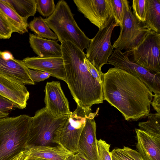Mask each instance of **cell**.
Listing matches in <instances>:
<instances>
[{
    "mask_svg": "<svg viewBox=\"0 0 160 160\" xmlns=\"http://www.w3.org/2000/svg\"><path fill=\"white\" fill-rule=\"evenodd\" d=\"M102 86L103 99L118 110L126 120L137 121L149 113L154 95L131 74L110 68L103 73Z\"/></svg>",
    "mask_w": 160,
    "mask_h": 160,
    "instance_id": "1",
    "label": "cell"
},
{
    "mask_svg": "<svg viewBox=\"0 0 160 160\" xmlns=\"http://www.w3.org/2000/svg\"><path fill=\"white\" fill-rule=\"evenodd\" d=\"M62 58L66 73L65 82L77 106L90 108L103 102L102 80L94 77L84 63V52L69 42L61 43Z\"/></svg>",
    "mask_w": 160,
    "mask_h": 160,
    "instance_id": "2",
    "label": "cell"
},
{
    "mask_svg": "<svg viewBox=\"0 0 160 160\" xmlns=\"http://www.w3.org/2000/svg\"><path fill=\"white\" fill-rule=\"evenodd\" d=\"M31 122L25 114L0 119V160H12L25 151Z\"/></svg>",
    "mask_w": 160,
    "mask_h": 160,
    "instance_id": "3",
    "label": "cell"
},
{
    "mask_svg": "<svg viewBox=\"0 0 160 160\" xmlns=\"http://www.w3.org/2000/svg\"><path fill=\"white\" fill-rule=\"evenodd\" d=\"M44 20L57 36L58 41L71 42L82 52L88 48L91 39L78 26L65 1H59L53 13Z\"/></svg>",
    "mask_w": 160,
    "mask_h": 160,
    "instance_id": "4",
    "label": "cell"
},
{
    "mask_svg": "<svg viewBox=\"0 0 160 160\" xmlns=\"http://www.w3.org/2000/svg\"><path fill=\"white\" fill-rule=\"evenodd\" d=\"M69 117H55L45 107L38 110L32 117V122L26 147L49 145L53 143L56 132Z\"/></svg>",
    "mask_w": 160,
    "mask_h": 160,
    "instance_id": "5",
    "label": "cell"
},
{
    "mask_svg": "<svg viewBox=\"0 0 160 160\" xmlns=\"http://www.w3.org/2000/svg\"><path fill=\"white\" fill-rule=\"evenodd\" d=\"M91 112V108L77 106L63 125L56 132L53 143L74 154L78 153L79 141L86 119Z\"/></svg>",
    "mask_w": 160,
    "mask_h": 160,
    "instance_id": "6",
    "label": "cell"
},
{
    "mask_svg": "<svg viewBox=\"0 0 160 160\" xmlns=\"http://www.w3.org/2000/svg\"><path fill=\"white\" fill-rule=\"evenodd\" d=\"M117 26L113 17L91 39L87 48L86 58L99 71L112 53L111 40L113 31Z\"/></svg>",
    "mask_w": 160,
    "mask_h": 160,
    "instance_id": "7",
    "label": "cell"
},
{
    "mask_svg": "<svg viewBox=\"0 0 160 160\" xmlns=\"http://www.w3.org/2000/svg\"><path fill=\"white\" fill-rule=\"evenodd\" d=\"M151 31L145 23L137 19L129 4L126 8L122 27L112 48L121 51L131 50L137 46Z\"/></svg>",
    "mask_w": 160,
    "mask_h": 160,
    "instance_id": "8",
    "label": "cell"
},
{
    "mask_svg": "<svg viewBox=\"0 0 160 160\" xmlns=\"http://www.w3.org/2000/svg\"><path fill=\"white\" fill-rule=\"evenodd\" d=\"M160 33L152 31L134 49L126 51L133 62L153 74H160Z\"/></svg>",
    "mask_w": 160,
    "mask_h": 160,
    "instance_id": "9",
    "label": "cell"
},
{
    "mask_svg": "<svg viewBox=\"0 0 160 160\" xmlns=\"http://www.w3.org/2000/svg\"><path fill=\"white\" fill-rule=\"evenodd\" d=\"M114 68L123 70L144 83L154 94L160 93V74H153L131 61L126 52L115 49L108 60Z\"/></svg>",
    "mask_w": 160,
    "mask_h": 160,
    "instance_id": "10",
    "label": "cell"
},
{
    "mask_svg": "<svg viewBox=\"0 0 160 160\" xmlns=\"http://www.w3.org/2000/svg\"><path fill=\"white\" fill-rule=\"evenodd\" d=\"M78 10L99 29L112 17L108 0H74Z\"/></svg>",
    "mask_w": 160,
    "mask_h": 160,
    "instance_id": "11",
    "label": "cell"
},
{
    "mask_svg": "<svg viewBox=\"0 0 160 160\" xmlns=\"http://www.w3.org/2000/svg\"><path fill=\"white\" fill-rule=\"evenodd\" d=\"M99 110L98 108L95 112H91L87 116L80 138L78 153L85 160H99L94 120Z\"/></svg>",
    "mask_w": 160,
    "mask_h": 160,
    "instance_id": "12",
    "label": "cell"
},
{
    "mask_svg": "<svg viewBox=\"0 0 160 160\" xmlns=\"http://www.w3.org/2000/svg\"><path fill=\"white\" fill-rule=\"evenodd\" d=\"M44 92V102L45 108L48 112L55 117H69V102L58 81L47 82Z\"/></svg>",
    "mask_w": 160,
    "mask_h": 160,
    "instance_id": "13",
    "label": "cell"
},
{
    "mask_svg": "<svg viewBox=\"0 0 160 160\" xmlns=\"http://www.w3.org/2000/svg\"><path fill=\"white\" fill-rule=\"evenodd\" d=\"M29 95L24 84L0 74V95L12 102L17 108H26Z\"/></svg>",
    "mask_w": 160,
    "mask_h": 160,
    "instance_id": "14",
    "label": "cell"
},
{
    "mask_svg": "<svg viewBox=\"0 0 160 160\" xmlns=\"http://www.w3.org/2000/svg\"><path fill=\"white\" fill-rule=\"evenodd\" d=\"M22 61L28 69L45 72L58 79L65 81L66 73L62 57H28L24 58Z\"/></svg>",
    "mask_w": 160,
    "mask_h": 160,
    "instance_id": "15",
    "label": "cell"
},
{
    "mask_svg": "<svg viewBox=\"0 0 160 160\" xmlns=\"http://www.w3.org/2000/svg\"><path fill=\"white\" fill-rule=\"evenodd\" d=\"M0 51V74L24 85H34L29 72V69L22 60L15 58L3 59Z\"/></svg>",
    "mask_w": 160,
    "mask_h": 160,
    "instance_id": "16",
    "label": "cell"
},
{
    "mask_svg": "<svg viewBox=\"0 0 160 160\" xmlns=\"http://www.w3.org/2000/svg\"><path fill=\"white\" fill-rule=\"evenodd\" d=\"M136 148L143 160H160V138L152 136L138 129H135Z\"/></svg>",
    "mask_w": 160,
    "mask_h": 160,
    "instance_id": "17",
    "label": "cell"
},
{
    "mask_svg": "<svg viewBox=\"0 0 160 160\" xmlns=\"http://www.w3.org/2000/svg\"><path fill=\"white\" fill-rule=\"evenodd\" d=\"M31 47L38 57L42 58H57L62 57L61 45L58 40L40 38L36 35L29 34Z\"/></svg>",
    "mask_w": 160,
    "mask_h": 160,
    "instance_id": "18",
    "label": "cell"
},
{
    "mask_svg": "<svg viewBox=\"0 0 160 160\" xmlns=\"http://www.w3.org/2000/svg\"><path fill=\"white\" fill-rule=\"evenodd\" d=\"M24 152L26 156L47 160H67L74 154L58 145L55 147L44 145L26 147Z\"/></svg>",
    "mask_w": 160,
    "mask_h": 160,
    "instance_id": "19",
    "label": "cell"
},
{
    "mask_svg": "<svg viewBox=\"0 0 160 160\" xmlns=\"http://www.w3.org/2000/svg\"><path fill=\"white\" fill-rule=\"evenodd\" d=\"M0 13L9 23L13 32L22 34L28 32V19L20 16L6 0H0Z\"/></svg>",
    "mask_w": 160,
    "mask_h": 160,
    "instance_id": "20",
    "label": "cell"
},
{
    "mask_svg": "<svg viewBox=\"0 0 160 160\" xmlns=\"http://www.w3.org/2000/svg\"><path fill=\"white\" fill-rule=\"evenodd\" d=\"M145 24L151 31L160 33V0H147Z\"/></svg>",
    "mask_w": 160,
    "mask_h": 160,
    "instance_id": "21",
    "label": "cell"
},
{
    "mask_svg": "<svg viewBox=\"0 0 160 160\" xmlns=\"http://www.w3.org/2000/svg\"><path fill=\"white\" fill-rule=\"evenodd\" d=\"M16 12L22 18L28 19L34 16L37 11L36 0H6Z\"/></svg>",
    "mask_w": 160,
    "mask_h": 160,
    "instance_id": "22",
    "label": "cell"
},
{
    "mask_svg": "<svg viewBox=\"0 0 160 160\" xmlns=\"http://www.w3.org/2000/svg\"><path fill=\"white\" fill-rule=\"evenodd\" d=\"M28 27L40 38L54 40L58 39L56 35L51 30L44 19L41 16L34 17L29 22Z\"/></svg>",
    "mask_w": 160,
    "mask_h": 160,
    "instance_id": "23",
    "label": "cell"
},
{
    "mask_svg": "<svg viewBox=\"0 0 160 160\" xmlns=\"http://www.w3.org/2000/svg\"><path fill=\"white\" fill-rule=\"evenodd\" d=\"M147 116L148 121L138 123L139 129L152 136L160 138V113H149Z\"/></svg>",
    "mask_w": 160,
    "mask_h": 160,
    "instance_id": "24",
    "label": "cell"
},
{
    "mask_svg": "<svg viewBox=\"0 0 160 160\" xmlns=\"http://www.w3.org/2000/svg\"><path fill=\"white\" fill-rule=\"evenodd\" d=\"M112 16L117 26L122 28L127 5V0H108Z\"/></svg>",
    "mask_w": 160,
    "mask_h": 160,
    "instance_id": "25",
    "label": "cell"
},
{
    "mask_svg": "<svg viewBox=\"0 0 160 160\" xmlns=\"http://www.w3.org/2000/svg\"><path fill=\"white\" fill-rule=\"evenodd\" d=\"M37 10L44 17L48 18L53 12L56 5L53 0H36Z\"/></svg>",
    "mask_w": 160,
    "mask_h": 160,
    "instance_id": "26",
    "label": "cell"
},
{
    "mask_svg": "<svg viewBox=\"0 0 160 160\" xmlns=\"http://www.w3.org/2000/svg\"><path fill=\"white\" fill-rule=\"evenodd\" d=\"M133 13L140 21L145 23L146 20L147 0H133Z\"/></svg>",
    "mask_w": 160,
    "mask_h": 160,
    "instance_id": "27",
    "label": "cell"
},
{
    "mask_svg": "<svg viewBox=\"0 0 160 160\" xmlns=\"http://www.w3.org/2000/svg\"><path fill=\"white\" fill-rule=\"evenodd\" d=\"M98 151L99 160H112L110 152V145L100 139L97 140Z\"/></svg>",
    "mask_w": 160,
    "mask_h": 160,
    "instance_id": "28",
    "label": "cell"
},
{
    "mask_svg": "<svg viewBox=\"0 0 160 160\" xmlns=\"http://www.w3.org/2000/svg\"><path fill=\"white\" fill-rule=\"evenodd\" d=\"M17 108L14 103L0 95V119L7 117L10 112Z\"/></svg>",
    "mask_w": 160,
    "mask_h": 160,
    "instance_id": "29",
    "label": "cell"
},
{
    "mask_svg": "<svg viewBox=\"0 0 160 160\" xmlns=\"http://www.w3.org/2000/svg\"><path fill=\"white\" fill-rule=\"evenodd\" d=\"M13 32L10 24L0 13V39H9Z\"/></svg>",
    "mask_w": 160,
    "mask_h": 160,
    "instance_id": "30",
    "label": "cell"
},
{
    "mask_svg": "<svg viewBox=\"0 0 160 160\" xmlns=\"http://www.w3.org/2000/svg\"><path fill=\"white\" fill-rule=\"evenodd\" d=\"M28 71L30 78L34 82L43 81L51 76L48 73L39 70L29 69Z\"/></svg>",
    "mask_w": 160,
    "mask_h": 160,
    "instance_id": "31",
    "label": "cell"
},
{
    "mask_svg": "<svg viewBox=\"0 0 160 160\" xmlns=\"http://www.w3.org/2000/svg\"><path fill=\"white\" fill-rule=\"evenodd\" d=\"M111 153L118 160H133L125 153L121 148L114 149L112 151Z\"/></svg>",
    "mask_w": 160,
    "mask_h": 160,
    "instance_id": "32",
    "label": "cell"
},
{
    "mask_svg": "<svg viewBox=\"0 0 160 160\" xmlns=\"http://www.w3.org/2000/svg\"><path fill=\"white\" fill-rule=\"evenodd\" d=\"M123 151L133 160H143L138 152L130 148L124 146Z\"/></svg>",
    "mask_w": 160,
    "mask_h": 160,
    "instance_id": "33",
    "label": "cell"
},
{
    "mask_svg": "<svg viewBox=\"0 0 160 160\" xmlns=\"http://www.w3.org/2000/svg\"><path fill=\"white\" fill-rule=\"evenodd\" d=\"M151 104L157 112L160 113V93L154 94Z\"/></svg>",
    "mask_w": 160,
    "mask_h": 160,
    "instance_id": "34",
    "label": "cell"
},
{
    "mask_svg": "<svg viewBox=\"0 0 160 160\" xmlns=\"http://www.w3.org/2000/svg\"><path fill=\"white\" fill-rule=\"evenodd\" d=\"M1 56L2 58L6 60L12 59L14 58L12 54L8 51L2 52Z\"/></svg>",
    "mask_w": 160,
    "mask_h": 160,
    "instance_id": "35",
    "label": "cell"
},
{
    "mask_svg": "<svg viewBox=\"0 0 160 160\" xmlns=\"http://www.w3.org/2000/svg\"><path fill=\"white\" fill-rule=\"evenodd\" d=\"M67 160H85L81 158L78 153L74 154L69 157Z\"/></svg>",
    "mask_w": 160,
    "mask_h": 160,
    "instance_id": "36",
    "label": "cell"
},
{
    "mask_svg": "<svg viewBox=\"0 0 160 160\" xmlns=\"http://www.w3.org/2000/svg\"><path fill=\"white\" fill-rule=\"evenodd\" d=\"M26 156L24 152H22L12 160H24Z\"/></svg>",
    "mask_w": 160,
    "mask_h": 160,
    "instance_id": "37",
    "label": "cell"
},
{
    "mask_svg": "<svg viewBox=\"0 0 160 160\" xmlns=\"http://www.w3.org/2000/svg\"><path fill=\"white\" fill-rule=\"evenodd\" d=\"M24 160H47L41 158L26 156Z\"/></svg>",
    "mask_w": 160,
    "mask_h": 160,
    "instance_id": "38",
    "label": "cell"
},
{
    "mask_svg": "<svg viewBox=\"0 0 160 160\" xmlns=\"http://www.w3.org/2000/svg\"><path fill=\"white\" fill-rule=\"evenodd\" d=\"M112 160H118L113 154L111 153Z\"/></svg>",
    "mask_w": 160,
    "mask_h": 160,
    "instance_id": "39",
    "label": "cell"
}]
</instances>
